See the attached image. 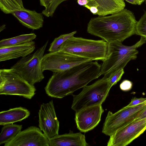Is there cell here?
<instances>
[{"mask_svg": "<svg viewBox=\"0 0 146 146\" xmlns=\"http://www.w3.org/2000/svg\"><path fill=\"white\" fill-rule=\"evenodd\" d=\"M101 66L97 61H91L54 72L44 88L46 92L49 96L60 99L72 94L100 77Z\"/></svg>", "mask_w": 146, "mask_h": 146, "instance_id": "6da1fadb", "label": "cell"}, {"mask_svg": "<svg viewBox=\"0 0 146 146\" xmlns=\"http://www.w3.org/2000/svg\"><path fill=\"white\" fill-rule=\"evenodd\" d=\"M137 22L133 13L124 9L110 15L91 18L88 24L87 31L108 43L122 42L135 34Z\"/></svg>", "mask_w": 146, "mask_h": 146, "instance_id": "7a4b0ae2", "label": "cell"}, {"mask_svg": "<svg viewBox=\"0 0 146 146\" xmlns=\"http://www.w3.org/2000/svg\"><path fill=\"white\" fill-rule=\"evenodd\" d=\"M146 42V39L141 36L140 39L131 46L115 42L108 43L107 56L102 64L100 75L108 77L116 70L125 67L130 61L136 59L139 51L137 49Z\"/></svg>", "mask_w": 146, "mask_h": 146, "instance_id": "3957f363", "label": "cell"}, {"mask_svg": "<svg viewBox=\"0 0 146 146\" xmlns=\"http://www.w3.org/2000/svg\"><path fill=\"white\" fill-rule=\"evenodd\" d=\"M108 43L103 40H94L74 36L60 46L58 51L92 61H102L107 56Z\"/></svg>", "mask_w": 146, "mask_h": 146, "instance_id": "277c9868", "label": "cell"}, {"mask_svg": "<svg viewBox=\"0 0 146 146\" xmlns=\"http://www.w3.org/2000/svg\"><path fill=\"white\" fill-rule=\"evenodd\" d=\"M111 88L108 77L104 76L92 84L84 86L78 94L73 95L72 109L77 112L86 108L102 105Z\"/></svg>", "mask_w": 146, "mask_h": 146, "instance_id": "5b68a950", "label": "cell"}, {"mask_svg": "<svg viewBox=\"0 0 146 146\" xmlns=\"http://www.w3.org/2000/svg\"><path fill=\"white\" fill-rule=\"evenodd\" d=\"M48 41L33 54L22 57L10 68L31 84L42 81L44 78L42 59Z\"/></svg>", "mask_w": 146, "mask_h": 146, "instance_id": "8992f818", "label": "cell"}, {"mask_svg": "<svg viewBox=\"0 0 146 146\" xmlns=\"http://www.w3.org/2000/svg\"><path fill=\"white\" fill-rule=\"evenodd\" d=\"M36 89L11 69L0 70V94L17 95L29 99L35 95Z\"/></svg>", "mask_w": 146, "mask_h": 146, "instance_id": "52a82bcc", "label": "cell"}, {"mask_svg": "<svg viewBox=\"0 0 146 146\" xmlns=\"http://www.w3.org/2000/svg\"><path fill=\"white\" fill-rule=\"evenodd\" d=\"M146 103H143L130 107L126 106L114 113L109 111L106 118L102 133L110 136L118 130L134 121L144 108Z\"/></svg>", "mask_w": 146, "mask_h": 146, "instance_id": "ba28073f", "label": "cell"}, {"mask_svg": "<svg viewBox=\"0 0 146 146\" xmlns=\"http://www.w3.org/2000/svg\"><path fill=\"white\" fill-rule=\"evenodd\" d=\"M91 61L64 52H50L44 55L42 67L43 72L48 70L53 72H58Z\"/></svg>", "mask_w": 146, "mask_h": 146, "instance_id": "9c48e42d", "label": "cell"}, {"mask_svg": "<svg viewBox=\"0 0 146 146\" xmlns=\"http://www.w3.org/2000/svg\"><path fill=\"white\" fill-rule=\"evenodd\" d=\"M146 130V117L134 120L118 130L110 136L108 146H125L129 144Z\"/></svg>", "mask_w": 146, "mask_h": 146, "instance_id": "30bf717a", "label": "cell"}, {"mask_svg": "<svg viewBox=\"0 0 146 146\" xmlns=\"http://www.w3.org/2000/svg\"><path fill=\"white\" fill-rule=\"evenodd\" d=\"M38 117L39 128L48 139L58 134L59 122L56 115L52 100L41 105Z\"/></svg>", "mask_w": 146, "mask_h": 146, "instance_id": "8fae6325", "label": "cell"}, {"mask_svg": "<svg viewBox=\"0 0 146 146\" xmlns=\"http://www.w3.org/2000/svg\"><path fill=\"white\" fill-rule=\"evenodd\" d=\"M4 146H49L48 138L40 128L31 126L20 131Z\"/></svg>", "mask_w": 146, "mask_h": 146, "instance_id": "7c38bea8", "label": "cell"}, {"mask_svg": "<svg viewBox=\"0 0 146 146\" xmlns=\"http://www.w3.org/2000/svg\"><path fill=\"white\" fill-rule=\"evenodd\" d=\"M104 111L102 105L83 109L75 113V120L77 128L86 133L94 129L100 122Z\"/></svg>", "mask_w": 146, "mask_h": 146, "instance_id": "4fadbf2b", "label": "cell"}, {"mask_svg": "<svg viewBox=\"0 0 146 146\" xmlns=\"http://www.w3.org/2000/svg\"><path fill=\"white\" fill-rule=\"evenodd\" d=\"M23 25L33 30H37L43 26L44 17L41 13L25 8L13 11L11 14Z\"/></svg>", "mask_w": 146, "mask_h": 146, "instance_id": "5bb4252c", "label": "cell"}, {"mask_svg": "<svg viewBox=\"0 0 146 146\" xmlns=\"http://www.w3.org/2000/svg\"><path fill=\"white\" fill-rule=\"evenodd\" d=\"M35 48L34 41L21 44L0 48L1 62L23 57L31 54Z\"/></svg>", "mask_w": 146, "mask_h": 146, "instance_id": "9a60e30c", "label": "cell"}, {"mask_svg": "<svg viewBox=\"0 0 146 146\" xmlns=\"http://www.w3.org/2000/svg\"><path fill=\"white\" fill-rule=\"evenodd\" d=\"M50 146H87L85 135L80 132L57 135L48 139Z\"/></svg>", "mask_w": 146, "mask_h": 146, "instance_id": "2e32d148", "label": "cell"}, {"mask_svg": "<svg viewBox=\"0 0 146 146\" xmlns=\"http://www.w3.org/2000/svg\"><path fill=\"white\" fill-rule=\"evenodd\" d=\"M87 5L96 7L99 16L114 14L124 9L125 6L124 0H93L89 1Z\"/></svg>", "mask_w": 146, "mask_h": 146, "instance_id": "e0dca14e", "label": "cell"}, {"mask_svg": "<svg viewBox=\"0 0 146 146\" xmlns=\"http://www.w3.org/2000/svg\"><path fill=\"white\" fill-rule=\"evenodd\" d=\"M30 115L28 110L21 107L1 111L0 113V125H4L21 121L28 117Z\"/></svg>", "mask_w": 146, "mask_h": 146, "instance_id": "ac0fdd59", "label": "cell"}, {"mask_svg": "<svg viewBox=\"0 0 146 146\" xmlns=\"http://www.w3.org/2000/svg\"><path fill=\"white\" fill-rule=\"evenodd\" d=\"M36 35L34 33L21 35L0 41V48L19 45L29 42L35 39Z\"/></svg>", "mask_w": 146, "mask_h": 146, "instance_id": "d6986e66", "label": "cell"}, {"mask_svg": "<svg viewBox=\"0 0 146 146\" xmlns=\"http://www.w3.org/2000/svg\"><path fill=\"white\" fill-rule=\"evenodd\" d=\"M22 125L10 124L4 125L0 134V145L7 143L15 137L21 131Z\"/></svg>", "mask_w": 146, "mask_h": 146, "instance_id": "ffe728a7", "label": "cell"}, {"mask_svg": "<svg viewBox=\"0 0 146 146\" xmlns=\"http://www.w3.org/2000/svg\"><path fill=\"white\" fill-rule=\"evenodd\" d=\"M22 8L17 0H0V9L5 14H12Z\"/></svg>", "mask_w": 146, "mask_h": 146, "instance_id": "44dd1931", "label": "cell"}, {"mask_svg": "<svg viewBox=\"0 0 146 146\" xmlns=\"http://www.w3.org/2000/svg\"><path fill=\"white\" fill-rule=\"evenodd\" d=\"M77 31H75L70 33L62 34L55 38L50 44L48 50L50 52L58 51L62 44L69 39L74 36Z\"/></svg>", "mask_w": 146, "mask_h": 146, "instance_id": "7402d4cb", "label": "cell"}, {"mask_svg": "<svg viewBox=\"0 0 146 146\" xmlns=\"http://www.w3.org/2000/svg\"><path fill=\"white\" fill-rule=\"evenodd\" d=\"M135 34L146 39V11L137 22Z\"/></svg>", "mask_w": 146, "mask_h": 146, "instance_id": "603a6c76", "label": "cell"}, {"mask_svg": "<svg viewBox=\"0 0 146 146\" xmlns=\"http://www.w3.org/2000/svg\"><path fill=\"white\" fill-rule=\"evenodd\" d=\"M67 0H53L49 5L43 10L42 13L47 17H52L58 6Z\"/></svg>", "mask_w": 146, "mask_h": 146, "instance_id": "cb8c5ba5", "label": "cell"}, {"mask_svg": "<svg viewBox=\"0 0 146 146\" xmlns=\"http://www.w3.org/2000/svg\"><path fill=\"white\" fill-rule=\"evenodd\" d=\"M124 73V68H121L116 70L108 77L110 84L111 87L121 80Z\"/></svg>", "mask_w": 146, "mask_h": 146, "instance_id": "d4e9b609", "label": "cell"}, {"mask_svg": "<svg viewBox=\"0 0 146 146\" xmlns=\"http://www.w3.org/2000/svg\"><path fill=\"white\" fill-rule=\"evenodd\" d=\"M133 86L132 82L128 80H125L120 84V89L122 91L126 92L131 90Z\"/></svg>", "mask_w": 146, "mask_h": 146, "instance_id": "484cf974", "label": "cell"}, {"mask_svg": "<svg viewBox=\"0 0 146 146\" xmlns=\"http://www.w3.org/2000/svg\"><path fill=\"white\" fill-rule=\"evenodd\" d=\"M146 102V98H138L136 97H134L131 99V102L126 106L127 107H132L141 104L145 103Z\"/></svg>", "mask_w": 146, "mask_h": 146, "instance_id": "4316f807", "label": "cell"}, {"mask_svg": "<svg viewBox=\"0 0 146 146\" xmlns=\"http://www.w3.org/2000/svg\"><path fill=\"white\" fill-rule=\"evenodd\" d=\"M146 117V106L140 111L134 120H138Z\"/></svg>", "mask_w": 146, "mask_h": 146, "instance_id": "83f0119b", "label": "cell"}, {"mask_svg": "<svg viewBox=\"0 0 146 146\" xmlns=\"http://www.w3.org/2000/svg\"><path fill=\"white\" fill-rule=\"evenodd\" d=\"M84 6L89 9L93 14L97 15L98 10L96 7L94 6H89L87 5Z\"/></svg>", "mask_w": 146, "mask_h": 146, "instance_id": "f1b7e54d", "label": "cell"}, {"mask_svg": "<svg viewBox=\"0 0 146 146\" xmlns=\"http://www.w3.org/2000/svg\"><path fill=\"white\" fill-rule=\"evenodd\" d=\"M53 0H40V5L46 8L52 2Z\"/></svg>", "mask_w": 146, "mask_h": 146, "instance_id": "f546056e", "label": "cell"}, {"mask_svg": "<svg viewBox=\"0 0 146 146\" xmlns=\"http://www.w3.org/2000/svg\"><path fill=\"white\" fill-rule=\"evenodd\" d=\"M89 1L88 0H77V2L79 5L83 6L87 5Z\"/></svg>", "mask_w": 146, "mask_h": 146, "instance_id": "4dcf8cb0", "label": "cell"}, {"mask_svg": "<svg viewBox=\"0 0 146 146\" xmlns=\"http://www.w3.org/2000/svg\"><path fill=\"white\" fill-rule=\"evenodd\" d=\"M129 3L133 4L138 5V3L136 0H125Z\"/></svg>", "mask_w": 146, "mask_h": 146, "instance_id": "1f68e13d", "label": "cell"}, {"mask_svg": "<svg viewBox=\"0 0 146 146\" xmlns=\"http://www.w3.org/2000/svg\"><path fill=\"white\" fill-rule=\"evenodd\" d=\"M19 3L21 7L23 8H24V7L23 2L22 0H17Z\"/></svg>", "mask_w": 146, "mask_h": 146, "instance_id": "d6a6232c", "label": "cell"}, {"mask_svg": "<svg viewBox=\"0 0 146 146\" xmlns=\"http://www.w3.org/2000/svg\"><path fill=\"white\" fill-rule=\"evenodd\" d=\"M5 28L6 26L4 24L1 26L0 28V32H1V31H3L5 29Z\"/></svg>", "mask_w": 146, "mask_h": 146, "instance_id": "836d02e7", "label": "cell"}, {"mask_svg": "<svg viewBox=\"0 0 146 146\" xmlns=\"http://www.w3.org/2000/svg\"><path fill=\"white\" fill-rule=\"evenodd\" d=\"M138 3V5H141L144 1L145 0H136Z\"/></svg>", "mask_w": 146, "mask_h": 146, "instance_id": "e575fe53", "label": "cell"}, {"mask_svg": "<svg viewBox=\"0 0 146 146\" xmlns=\"http://www.w3.org/2000/svg\"><path fill=\"white\" fill-rule=\"evenodd\" d=\"M89 1H92L93 0H88Z\"/></svg>", "mask_w": 146, "mask_h": 146, "instance_id": "d590c367", "label": "cell"}, {"mask_svg": "<svg viewBox=\"0 0 146 146\" xmlns=\"http://www.w3.org/2000/svg\"><path fill=\"white\" fill-rule=\"evenodd\" d=\"M145 2H146V0H145Z\"/></svg>", "mask_w": 146, "mask_h": 146, "instance_id": "8d00e7d4", "label": "cell"}, {"mask_svg": "<svg viewBox=\"0 0 146 146\" xmlns=\"http://www.w3.org/2000/svg\"><path fill=\"white\" fill-rule=\"evenodd\" d=\"M145 103H146V102H145Z\"/></svg>", "mask_w": 146, "mask_h": 146, "instance_id": "74e56055", "label": "cell"}]
</instances>
